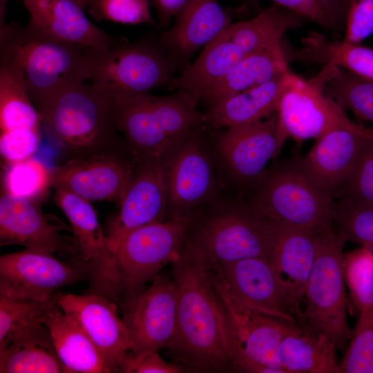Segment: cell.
<instances>
[{"instance_id":"1","label":"cell","mask_w":373,"mask_h":373,"mask_svg":"<svg viewBox=\"0 0 373 373\" xmlns=\"http://www.w3.org/2000/svg\"><path fill=\"white\" fill-rule=\"evenodd\" d=\"M172 264L177 323L168 348L196 372L233 370L229 327L209 267L186 240Z\"/></svg>"},{"instance_id":"2","label":"cell","mask_w":373,"mask_h":373,"mask_svg":"<svg viewBox=\"0 0 373 373\" xmlns=\"http://www.w3.org/2000/svg\"><path fill=\"white\" fill-rule=\"evenodd\" d=\"M95 50L17 21L0 29V63L19 74L37 111L64 89L89 79Z\"/></svg>"},{"instance_id":"3","label":"cell","mask_w":373,"mask_h":373,"mask_svg":"<svg viewBox=\"0 0 373 373\" xmlns=\"http://www.w3.org/2000/svg\"><path fill=\"white\" fill-rule=\"evenodd\" d=\"M38 112L46 132L61 148L64 162L111 152L133 157L117 133L111 101L92 82L67 87Z\"/></svg>"},{"instance_id":"4","label":"cell","mask_w":373,"mask_h":373,"mask_svg":"<svg viewBox=\"0 0 373 373\" xmlns=\"http://www.w3.org/2000/svg\"><path fill=\"white\" fill-rule=\"evenodd\" d=\"M186 241L213 267L253 257L271 260L274 236L269 220L248 201L218 197L198 211Z\"/></svg>"},{"instance_id":"5","label":"cell","mask_w":373,"mask_h":373,"mask_svg":"<svg viewBox=\"0 0 373 373\" xmlns=\"http://www.w3.org/2000/svg\"><path fill=\"white\" fill-rule=\"evenodd\" d=\"M248 202L268 220L307 228L333 225L334 200L294 160L268 167Z\"/></svg>"},{"instance_id":"6","label":"cell","mask_w":373,"mask_h":373,"mask_svg":"<svg viewBox=\"0 0 373 373\" xmlns=\"http://www.w3.org/2000/svg\"><path fill=\"white\" fill-rule=\"evenodd\" d=\"M344 242L333 225L318 229L316 259L305 289L306 304L300 323L325 336L337 350L346 345L352 332L347 321Z\"/></svg>"},{"instance_id":"7","label":"cell","mask_w":373,"mask_h":373,"mask_svg":"<svg viewBox=\"0 0 373 373\" xmlns=\"http://www.w3.org/2000/svg\"><path fill=\"white\" fill-rule=\"evenodd\" d=\"M173 70L160 43L146 39L95 50L89 80L114 101L168 86Z\"/></svg>"},{"instance_id":"8","label":"cell","mask_w":373,"mask_h":373,"mask_svg":"<svg viewBox=\"0 0 373 373\" xmlns=\"http://www.w3.org/2000/svg\"><path fill=\"white\" fill-rule=\"evenodd\" d=\"M213 287L227 322L233 370L252 373H287L277 357L280 342L297 323L251 310L228 293L218 272L210 269Z\"/></svg>"},{"instance_id":"9","label":"cell","mask_w":373,"mask_h":373,"mask_svg":"<svg viewBox=\"0 0 373 373\" xmlns=\"http://www.w3.org/2000/svg\"><path fill=\"white\" fill-rule=\"evenodd\" d=\"M200 209L132 229L109 245L122 274L127 303L140 294L145 282L178 258Z\"/></svg>"},{"instance_id":"10","label":"cell","mask_w":373,"mask_h":373,"mask_svg":"<svg viewBox=\"0 0 373 373\" xmlns=\"http://www.w3.org/2000/svg\"><path fill=\"white\" fill-rule=\"evenodd\" d=\"M55 189V202L70 223L78 249L71 263L89 279L93 294L117 300L124 293V282L95 210L90 201L67 190Z\"/></svg>"},{"instance_id":"11","label":"cell","mask_w":373,"mask_h":373,"mask_svg":"<svg viewBox=\"0 0 373 373\" xmlns=\"http://www.w3.org/2000/svg\"><path fill=\"white\" fill-rule=\"evenodd\" d=\"M168 195L166 220L192 213L219 197L213 160L198 131L162 158Z\"/></svg>"},{"instance_id":"12","label":"cell","mask_w":373,"mask_h":373,"mask_svg":"<svg viewBox=\"0 0 373 373\" xmlns=\"http://www.w3.org/2000/svg\"><path fill=\"white\" fill-rule=\"evenodd\" d=\"M287 137L278 115L251 124L227 128L215 140L218 165L229 182L251 189Z\"/></svg>"},{"instance_id":"13","label":"cell","mask_w":373,"mask_h":373,"mask_svg":"<svg viewBox=\"0 0 373 373\" xmlns=\"http://www.w3.org/2000/svg\"><path fill=\"white\" fill-rule=\"evenodd\" d=\"M218 272L229 295L243 306L294 323L303 312L283 286L271 260L253 257L210 267Z\"/></svg>"},{"instance_id":"14","label":"cell","mask_w":373,"mask_h":373,"mask_svg":"<svg viewBox=\"0 0 373 373\" xmlns=\"http://www.w3.org/2000/svg\"><path fill=\"white\" fill-rule=\"evenodd\" d=\"M335 66L324 65L314 77L301 78L283 94L278 110L279 122L287 134L297 141L318 139L350 120L324 91Z\"/></svg>"},{"instance_id":"15","label":"cell","mask_w":373,"mask_h":373,"mask_svg":"<svg viewBox=\"0 0 373 373\" xmlns=\"http://www.w3.org/2000/svg\"><path fill=\"white\" fill-rule=\"evenodd\" d=\"M85 277L73 263L52 254L26 249L0 257V296L12 300L46 301L58 289Z\"/></svg>"},{"instance_id":"16","label":"cell","mask_w":373,"mask_h":373,"mask_svg":"<svg viewBox=\"0 0 373 373\" xmlns=\"http://www.w3.org/2000/svg\"><path fill=\"white\" fill-rule=\"evenodd\" d=\"M136 161L118 153L70 159L51 169V187L67 190L88 201L119 204Z\"/></svg>"},{"instance_id":"17","label":"cell","mask_w":373,"mask_h":373,"mask_svg":"<svg viewBox=\"0 0 373 373\" xmlns=\"http://www.w3.org/2000/svg\"><path fill=\"white\" fill-rule=\"evenodd\" d=\"M124 322L130 334V354L157 351L170 345L176 329L177 294L173 280L158 276L129 300Z\"/></svg>"},{"instance_id":"18","label":"cell","mask_w":373,"mask_h":373,"mask_svg":"<svg viewBox=\"0 0 373 373\" xmlns=\"http://www.w3.org/2000/svg\"><path fill=\"white\" fill-rule=\"evenodd\" d=\"M372 128L352 122L336 127L317 139L297 166L322 190L333 198L354 166ZM334 199V198H333Z\"/></svg>"},{"instance_id":"19","label":"cell","mask_w":373,"mask_h":373,"mask_svg":"<svg viewBox=\"0 0 373 373\" xmlns=\"http://www.w3.org/2000/svg\"><path fill=\"white\" fill-rule=\"evenodd\" d=\"M168 195L162 159L136 161L131 180L111 222L108 245L128 231L166 220Z\"/></svg>"},{"instance_id":"20","label":"cell","mask_w":373,"mask_h":373,"mask_svg":"<svg viewBox=\"0 0 373 373\" xmlns=\"http://www.w3.org/2000/svg\"><path fill=\"white\" fill-rule=\"evenodd\" d=\"M58 303L87 334L103 356L110 372L119 370L130 349L128 329L117 313L115 303L105 296L59 295Z\"/></svg>"},{"instance_id":"21","label":"cell","mask_w":373,"mask_h":373,"mask_svg":"<svg viewBox=\"0 0 373 373\" xmlns=\"http://www.w3.org/2000/svg\"><path fill=\"white\" fill-rule=\"evenodd\" d=\"M244 9H224L217 0H188L174 25L160 38L173 68L184 66L198 49L218 36Z\"/></svg>"},{"instance_id":"22","label":"cell","mask_w":373,"mask_h":373,"mask_svg":"<svg viewBox=\"0 0 373 373\" xmlns=\"http://www.w3.org/2000/svg\"><path fill=\"white\" fill-rule=\"evenodd\" d=\"M0 245H19L48 254L78 253L47 220L39 202L5 192L0 198Z\"/></svg>"},{"instance_id":"23","label":"cell","mask_w":373,"mask_h":373,"mask_svg":"<svg viewBox=\"0 0 373 373\" xmlns=\"http://www.w3.org/2000/svg\"><path fill=\"white\" fill-rule=\"evenodd\" d=\"M28 25L57 39L104 50L127 42L91 23L73 0H23Z\"/></svg>"},{"instance_id":"24","label":"cell","mask_w":373,"mask_h":373,"mask_svg":"<svg viewBox=\"0 0 373 373\" xmlns=\"http://www.w3.org/2000/svg\"><path fill=\"white\" fill-rule=\"evenodd\" d=\"M269 220L274 236L271 260L287 294L300 309L305 286L316 259L319 228Z\"/></svg>"},{"instance_id":"25","label":"cell","mask_w":373,"mask_h":373,"mask_svg":"<svg viewBox=\"0 0 373 373\" xmlns=\"http://www.w3.org/2000/svg\"><path fill=\"white\" fill-rule=\"evenodd\" d=\"M300 77L289 70L251 88L225 98L209 106L205 125L213 129L251 124L268 117L278 110L285 91Z\"/></svg>"},{"instance_id":"26","label":"cell","mask_w":373,"mask_h":373,"mask_svg":"<svg viewBox=\"0 0 373 373\" xmlns=\"http://www.w3.org/2000/svg\"><path fill=\"white\" fill-rule=\"evenodd\" d=\"M111 103L116 128L124 135L135 161L162 159L175 146L153 111L149 93Z\"/></svg>"},{"instance_id":"27","label":"cell","mask_w":373,"mask_h":373,"mask_svg":"<svg viewBox=\"0 0 373 373\" xmlns=\"http://www.w3.org/2000/svg\"><path fill=\"white\" fill-rule=\"evenodd\" d=\"M245 56L229 38L225 29L204 46L197 59L173 77L168 87L187 93L198 104L204 94L221 80Z\"/></svg>"},{"instance_id":"28","label":"cell","mask_w":373,"mask_h":373,"mask_svg":"<svg viewBox=\"0 0 373 373\" xmlns=\"http://www.w3.org/2000/svg\"><path fill=\"white\" fill-rule=\"evenodd\" d=\"M45 324L50 333L56 352L68 372H110L95 345L59 305L47 316Z\"/></svg>"},{"instance_id":"29","label":"cell","mask_w":373,"mask_h":373,"mask_svg":"<svg viewBox=\"0 0 373 373\" xmlns=\"http://www.w3.org/2000/svg\"><path fill=\"white\" fill-rule=\"evenodd\" d=\"M336 350L325 336L300 323L285 335L276 354L287 373H340Z\"/></svg>"},{"instance_id":"30","label":"cell","mask_w":373,"mask_h":373,"mask_svg":"<svg viewBox=\"0 0 373 373\" xmlns=\"http://www.w3.org/2000/svg\"><path fill=\"white\" fill-rule=\"evenodd\" d=\"M1 373H68L54 347L45 323L17 334L0 351Z\"/></svg>"},{"instance_id":"31","label":"cell","mask_w":373,"mask_h":373,"mask_svg":"<svg viewBox=\"0 0 373 373\" xmlns=\"http://www.w3.org/2000/svg\"><path fill=\"white\" fill-rule=\"evenodd\" d=\"M301 47L289 51V62L330 64L373 82V49L360 44L329 39L317 32H309L301 39Z\"/></svg>"},{"instance_id":"32","label":"cell","mask_w":373,"mask_h":373,"mask_svg":"<svg viewBox=\"0 0 373 373\" xmlns=\"http://www.w3.org/2000/svg\"><path fill=\"white\" fill-rule=\"evenodd\" d=\"M308 21L300 15L274 3L253 19L230 23L225 31L244 55L280 48L285 32Z\"/></svg>"},{"instance_id":"33","label":"cell","mask_w":373,"mask_h":373,"mask_svg":"<svg viewBox=\"0 0 373 373\" xmlns=\"http://www.w3.org/2000/svg\"><path fill=\"white\" fill-rule=\"evenodd\" d=\"M289 70L282 47L245 55L243 58L202 96L209 106Z\"/></svg>"},{"instance_id":"34","label":"cell","mask_w":373,"mask_h":373,"mask_svg":"<svg viewBox=\"0 0 373 373\" xmlns=\"http://www.w3.org/2000/svg\"><path fill=\"white\" fill-rule=\"evenodd\" d=\"M38 111L31 102L19 74L0 63L1 132L41 128Z\"/></svg>"},{"instance_id":"35","label":"cell","mask_w":373,"mask_h":373,"mask_svg":"<svg viewBox=\"0 0 373 373\" xmlns=\"http://www.w3.org/2000/svg\"><path fill=\"white\" fill-rule=\"evenodd\" d=\"M149 99L165 133L175 146L206 126L204 113L196 109L197 103L186 92L162 97L149 95Z\"/></svg>"},{"instance_id":"36","label":"cell","mask_w":373,"mask_h":373,"mask_svg":"<svg viewBox=\"0 0 373 373\" xmlns=\"http://www.w3.org/2000/svg\"><path fill=\"white\" fill-rule=\"evenodd\" d=\"M324 91L342 108L373 124V82L335 66Z\"/></svg>"},{"instance_id":"37","label":"cell","mask_w":373,"mask_h":373,"mask_svg":"<svg viewBox=\"0 0 373 373\" xmlns=\"http://www.w3.org/2000/svg\"><path fill=\"white\" fill-rule=\"evenodd\" d=\"M59 295L46 301L17 300L0 296V351L20 332L44 323L49 312L59 305Z\"/></svg>"},{"instance_id":"38","label":"cell","mask_w":373,"mask_h":373,"mask_svg":"<svg viewBox=\"0 0 373 373\" xmlns=\"http://www.w3.org/2000/svg\"><path fill=\"white\" fill-rule=\"evenodd\" d=\"M3 192L41 203L51 188V169L31 157L6 165Z\"/></svg>"},{"instance_id":"39","label":"cell","mask_w":373,"mask_h":373,"mask_svg":"<svg viewBox=\"0 0 373 373\" xmlns=\"http://www.w3.org/2000/svg\"><path fill=\"white\" fill-rule=\"evenodd\" d=\"M343 271L352 307L358 316L373 305V253L361 246L344 254Z\"/></svg>"},{"instance_id":"40","label":"cell","mask_w":373,"mask_h":373,"mask_svg":"<svg viewBox=\"0 0 373 373\" xmlns=\"http://www.w3.org/2000/svg\"><path fill=\"white\" fill-rule=\"evenodd\" d=\"M333 224L344 241L373 249V204L347 199L334 201Z\"/></svg>"},{"instance_id":"41","label":"cell","mask_w":373,"mask_h":373,"mask_svg":"<svg viewBox=\"0 0 373 373\" xmlns=\"http://www.w3.org/2000/svg\"><path fill=\"white\" fill-rule=\"evenodd\" d=\"M340 373H373V305L358 315Z\"/></svg>"},{"instance_id":"42","label":"cell","mask_w":373,"mask_h":373,"mask_svg":"<svg viewBox=\"0 0 373 373\" xmlns=\"http://www.w3.org/2000/svg\"><path fill=\"white\" fill-rule=\"evenodd\" d=\"M271 1L334 35L345 30L350 8L343 0Z\"/></svg>"},{"instance_id":"43","label":"cell","mask_w":373,"mask_h":373,"mask_svg":"<svg viewBox=\"0 0 373 373\" xmlns=\"http://www.w3.org/2000/svg\"><path fill=\"white\" fill-rule=\"evenodd\" d=\"M333 198L373 204V127L354 166Z\"/></svg>"},{"instance_id":"44","label":"cell","mask_w":373,"mask_h":373,"mask_svg":"<svg viewBox=\"0 0 373 373\" xmlns=\"http://www.w3.org/2000/svg\"><path fill=\"white\" fill-rule=\"evenodd\" d=\"M150 0H90L89 14L97 21H111L126 24L159 25L150 12Z\"/></svg>"},{"instance_id":"45","label":"cell","mask_w":373,"mask_h":373,"mask_svg":"<svg viewBox=\"0 0 373 373\" xmlns=\"http://www.w3.org/2000/svg\"><path fill=\"white\" fill-rule=\"evenodd\" d=\"M41 142V128L1 132L0 153L6 165L33 157Z\"/></svg>"},{"instance_id":"46","label":"cell","mask_w":373,"mask_h":373,"mask_svg":"<svg viewBox=\"0 0 373 373\" xmlns=\"http://www.w3.org/2000/svg\"><path fill=\"white\" fill-rule=\"evenodd\" d=\"M344 40L360 44L373 34V0H358L349 9Z\"/></svg>"},{"instance_id":"47","label":"cell","mask_w":373,"mask_h":373,"mask_svg":"<svg viewBox=\"0 0 373 373\" xmlns=\"http://www.w3.org/2000/svg\"><path fill=\"white\" fill-rule=\"evenodd\" d=\"M184 370L182 365L168 363L152 351L139 355L127 353L122 360L119 370L130 373H180Z\"/></svg>"},{"instance_id":"48","label":"cell","mask_w":373,"mask_h":373,"mask_svg":"<svg viewBox=\"0 0 373 373\" xmlns=\"http://www.w3.org/2000/svg\"><path fill=\"white\" fill-rule=\"evenodd\" d=\"M188 0H151L159 19V26L166 28L173 17L182 10Z\"/></svg>"},{"instance_id":"49","label":"cell","mask_w":373,"mask_h":373,"mask_svg":"<svg viewBox=\"0 0 373 373\" xmlns=\"http://www.w3.org/2000/svg\"><path fill=\"white\" fill-rule=\"evenodd\" d=\"M7 2L8 0H0V29H2L6 25L4 19Z\"/></svg>"},{"instance_id":"50","label":"cell","mask_w":373,"mask_h":373,"mask_svg":"<svg viewBox=\"0 0 373 373\" xmlns=\"http://www.w3.org/2000/svg\"><path fill=\"white\" fill-rule=\"evenodd\" d=\"M84 11L88 8L90 0H73Z\"/></svg>"},{"instance_id":"51","label":"cell","mask_w":373,"mask_h":373,"mask_svg":"<svg viewBox=\"0 0 373 373\" xmlns=\"http://www.w3.org/2000/svg\"><path fill=\"white\" fill-rule=\"evenodd\" d=\"M346 4L349 6V8L350 7V6L354 3L355 1H358V0H343Z\"/></svg>"},{"instance_id":"52","label":"cell","mask_w":373,"mask_h":373,"mask_svg":"<svg viewBox=\"0 0 373 373\" xmlns=\"http://www.w3.org/2000/svg\"><path fill=\"white\" fill-rule=\"evenodd\" d=\"M372 253H373V249H372Z\"/></svg>"}]
</instances>
